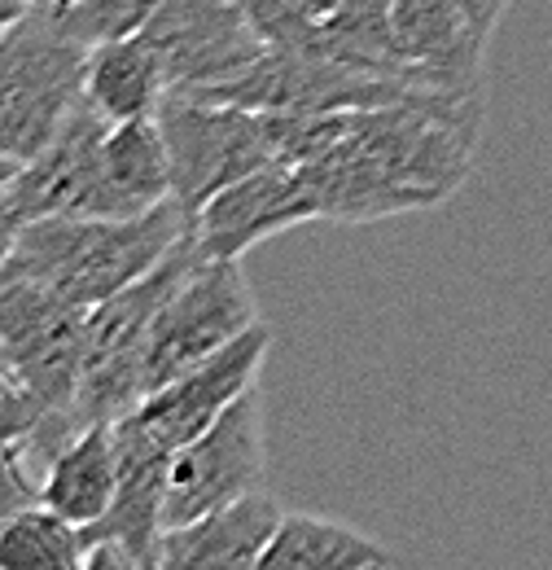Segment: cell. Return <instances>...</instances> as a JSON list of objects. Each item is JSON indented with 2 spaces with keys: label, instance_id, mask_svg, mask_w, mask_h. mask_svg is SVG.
Here are the masks:
<instances>
[{
  "label": "cell",
  "instance_id": "277c9868",
  "mask_svg": "<svg viewBox=\"0 0 552 570\" xmlns=\"http://www.w3.org/2000/svg\"><path fill=\"white\" fill-rule=\"evenodd\" d=\"M158 128L171 154V198L198 215L233 180L285 163V110H250L233 101H207L167 92Z\"/></svg>",
  "mask_w": 552,
  "mask_h": 570
},
{
  "label": "cell",
  "instance_id": "2e32d148",
  "mask_svg": "<svg viewBox=\"0 0 552 570\" xmlns=\"http://www.w3.org/2000/svg\"><path fill=\"white\" fill-rule=\"evenodd\" d=\"M119 497V443L115 422L83 426L40 474V504L62 513L79 531L101 522Z\"/></svg>",
  "mask_w": 552,
  "mask_h": 570
},
{
  "label": "cell",
  "instance_id": "603a6c76",
  "mask_svg": "<svg viewBox=\"0 0 552 570\" xmlns=\"http://www.w3.org/2000/svg\"><path fill=\"white\" fill-rule=\"evenodd\" d=\"M13 171H18V163H9V158H0V194H4V185L13 180Z\"/></svg>",
  "mask_w": 552,
  "mask_h": 570
},
{
  "label": "cell",
  "instance_id": "4fadbf2b",
  "mask_svg": "<svg viewBox=\"0 0 552 570\" xmlns=\"http://www.w3.org/2000/svg\"><path fill=\"white\" fill-rule=\"evenodd\" d=\"M280 504L264 492L224 504L207 518L162 531L158 570H259L264 549L280 527Z\"/></svg>",
  "mask_w": 552,
  "mask_h": 570
},
{
  "label": "cell",
  "instance_id": "3957f363",
  "mask_svg": "<svg viewBox=\"0 0 552 570\" xmlns=\"http://www.w3.org/2000/svg\"><path fill=\"white\" fill-rule=\"evenodd\" d=\"M88 45L40 0L0 36V158L31 163L83 101Z\"/></svg>",
  "mask_w": 552,
  "mask_h": 570
},
{
  "label": "cell",
  "instance_id": "44dd1931",
  "mask_svg": "<svg viewBox=\"0 0 552 570\" xmlns=\"http://www.w3.org/2000/svg\"><path fill=\"white\" fill-rule=\"evenodd\" d=\"M18 228H22V219H18V212L9 207V198L0 194V268H4L9 250H13V237H18Z\"/></svg>",
  "mask_w": 552,
  "mask_h": 570
},
{
  "label": "cell",
  "instance_id": "cb8c5ba5",
  "mask_svg": "<svg viewBox=\"0 0 552 570\" xmlns=\"http://www.w3.org/2000/svg\"><path fill=\"white\" fill-rule=\"evenodd\" d=\"M45 4H53L58 13H67V9H79V4H88V0H45Z\"/></svg>",
  "mask_w": 552,
  "mask_h": 570
},
{
  "label": "cell",
  "instance_id": "7c38bea8",
  "mask_svg": "<svg viewBox=\"0 0 552 570\" xmlns=\"http://www.w3.org/2000/svg\"><path fill=\"white\" fill-rule=\"evenodd\" d=\"M395 40L413 83L483 101L491 36L452 0H395Z\"/></svg>",
  "mask_w": 552,
  "mask_h": 570
},
{
  "label": "cell",
  "instance_id": "ba28073f",
  "mask_svg": "<svg viewBox=\"0 0 552 570\" xmlns=\"http://www.w3.org/2000/svg\"><path fill=\"white\" fill-rule=\"evenodd\" d=\"M255 325H259V307H255L250 282L241 273V259H203L189 273V282L162 303V312L149 330L145 395L176 382L180 373L207 364L215 352L233 347Z\"/></svg>",
  "mask_w": 552,
  "mask_h": 570
},
{
  "label": "cell",
  "instance_id": "6da1fadb",
  "mask_svg": "<svg viewBox=\"0 0 552 570\" xmlns=\"http://www.w3.org/2000/svg\"><path fill=\"white\" fill-rule=\"evenodd\" d=\"M194 215L176 198L145 215H45L27 219L13 237L4 273L49 285L79 307H97L124 285L145 277L185 233Z\"/></svg>",
  "mask_w": 552,
  "mask_h": 570
},
{
  "label": "cell",
  "instance_id": "52a82bcc",
  "mask_svg": "<svg viewBox=\"0 0 552 570\" xmlns=\"http://www.w3.org/2000/svg\"><path fill=\"white\" fill-rule=\"evenodd\" d=\"M88 312L92 307L70 303L49 285L0 268V356L53 413L70 422L88 352Z\"/></svg>",
  "mask_w": 552,
  "mask_h": 570
},
{
  "label": "cell",
  "instance_id": "e0dca14e",
  "mask_svg": "<svg viewBox=\"0 0 552 570\" xmlns=\"http://www.w3.org/2000/svg\"><path fill=\"white\" fill-rule=\"evenodd\" d=\"M391 562L395 553L359 527L316 513H280V527L259 558V570H373Z\"/></svg>",
  "mask_w": 552,
  "mask_h": 570
},
{
  "label": "cell",
  "instance_id": "8992f818",
  "mask_svg": "<svg viewBox=\"0 0 552 570\" xmlns=\"http://www.w3.org/2000/svg\"><path fill=\"white\" fill-rule=\"evenodd\" d=\"M268 479V434H264V395L259 382L241 391L198 439H189L167 470L162 527H185L224 504L264 492Z\"/></svg>",
  "mask_w": 552,
  "mask_h": 570
},
{
  "label": "cell",
  "instance_id": "30bf717a",
  "mask_svg": "<svg viewBox=\"0 0 552 570\" xmlns=\"http://www.w3.org/2000/svg\"><path fill=\"white\" fill-rule=\"evenodd\" d=\"M106 132H110V119L97 115L88 101H79L67 124L58 128V137L13 171V180L4 185V198L22 224L45 215H92Z\"/></svg>",
  "mask_w": 552,
  "mask_h": 570
},
{
  "label": "cell",
  "instance_id": "9c48e42d",
  "mask_svg": "<svg viewBox=\"0 0 552 570\" xmlns=\"http://www.w3.org/2000/svg\"><path fill=\"white\" fill-rule=\"evenodd\" d=\"M140 31L162 53L171 92L228 83L273 49L241 0H158Z\"/></svg>",
  "mask_w": 552,
  "mask_h": 570
},
{
  "label": "cell",
  "instance_id": "ffe728a7",
  "mask_svg": "<svg viewBox=\"0 0 552 570\" xmlns=\"http://www.w3.org/2000/svg\"><path fill=\"white\" fill-rule=\"evenodd\" d=\"M452 4H461V9L474 18L479 31L495 36V27H500V18H504V9H509L513 0H452Z\"/></svg>",
  "mask_w": 552,
  "mask_h": 570
},
{
  "label": "cell",
  "instance_id": "d6986e66",
  "mask_svg": "<svg viewBox=\"0 0 552 570\" xmlns=\"http://www.w3.org/2000/svg\"><path fill=\"white\" fill-rule=\"evenodd\" d=\"M53 9V4H49ZM158 9V0H88L79 9L58 13V22L67 27L75 40L83 45H101V40H115V36H132L149 22V13Z\"/></svg>",
  "mask_w": 552,
  "mask_h": 570
},
{
  "label": "cell",
  "instance_id": "5bb4252c",
  "mask_svg": "<svg viewBox=\"0 0 552 570\" xmlns=\"http://www.w3.org/2000/svg\"><path fill=\"white\" fill-rule=\"evenodd\" d=\"M162 203H171V154L162 141L158 115L110 124L101 145V180H97L92 215L128 219Z\"/></svg>",
  "mask_w": 552,
  "mask_h": 570
},
{
  "label": "cell",
  "instance_id": "8fae6325",
  "mask_svg": "<svg viewBox=\"0 0 552 570\" xmlns=\"http://www.w3.org/2000/svg\"><path fill=\"white\" fill-rule=\"evenodd\" d=\"M316 219L312 198L298 180L294 163H268L228 189H219L203 212L194 215V233L207 259H241L259 242Z\"/></svg>",
  "mask_w": 552,
  "mask_h": 570
},
{
  "label": "cell",
  "instance_id": "7402d4cb",
  "mask_svg": "<svg viewBox=\"0 0 552 570\" xmlns=\"http://www.w3.org/2000/svg\"><path fill=\"white\" fill-rule=\"evenodd\" d=\"M36 4H40V0H0V36H4L9 27H18Z\"/></svg>",
  "mask_w": 552,
  "mask_h": 570
},
{
  "label": "cell",
  "instance_id": "5b68a950",
  "mask_svg": "<svg viewBox=\"0 0 552 570\" xmlns=\"http://www.w3.org/2000/svg\"><path fill=\"white\" fill-rule=\"evenodd\" d=\"M273 330L259 321L250 334H241L233 347L215 352L207 364L180 373L176 382L149 391L128 417L115 422V443L124 456L158 461L171 465V456L198 439L203 430L241 395L259 382V368L273 352Z\"/></svg>",
  "mask_w": 552,
  "mask_h": 570
},
{
  "label": "cell",
  "instance_id": "7a4b0ae2",
  "mask_svg": "<svg viewBox=\"0 0 552 570\" xmlns=\"http://www.w3.org/2000/svg\"><path fill=\"white\" fill-rule=\"evenodd\" d=\"M198 233L189 228L145 277L124 285L106 303L88 312V352H83V377L75 395V422H119L145 400V347L149 330L162 312V303L189 282V273L203 264Z\"/></svg>",
  "mask_w": 552,
  "mask_h": 570
},
{
  "label": "cell",
  "instance_id": "ac0fdd59",
  "mask_svg": "<svg viewBox=\"0 0 552 570\" xmlns=\"http://www.w3.org/2000/svg\"><path fill=\"white\" fill-rule=\"evenodd\" d=\"M83 558L88 535L40 500L0 527V570H79Z\"/></svg>",
  "mask_w": 552,
  "mask_h": 570
},
{
  "label": "cell",
  "instance_id": "9a60e30c",
  "mask_svg": "<svg viewBox=\"0 0 552 570\" xmlns=\"http://www.w3.org/2000/svg\"><path fill=\"white\" fill-rule=\"evenodd\" d=\"M171 92L162 53L145 31L115 36L101 45H88V67H83V101L106 115L110 124L149 119L158 115L162 97Z\"/></svg>",
  "mask_w": 552,
  "mask_h": 570
}]
</instances>
